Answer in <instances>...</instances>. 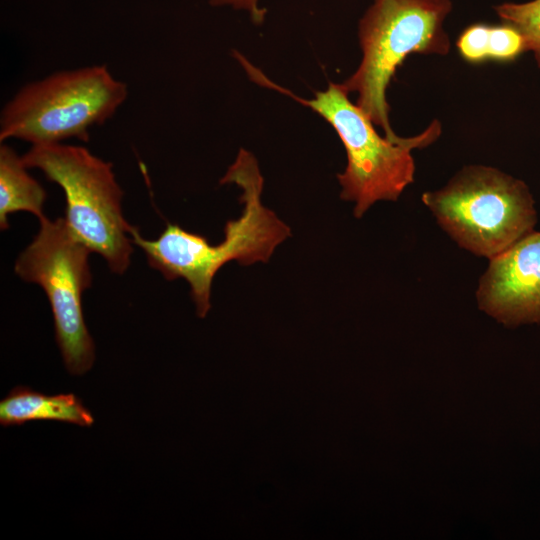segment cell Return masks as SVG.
Masks as SVG:
<instances>
[{
    "label": "cell",
    "mask_w": 540,
    "mask_h": 540,
    "mask_svg": "<svg viewBox=\"0 0 540 540\" xmlns=\"http://www.w3.org/2000/svg\"><path fill=\"white\" fill-rule=\"evenodd\" d=\"M525 51L521 34L512 26H490L488 37V58L509 61Z\"/></svg>",
    "instance_id": "12"
},
{
    "label": "cell",
    "mask_w": 540,
    "mask_h": 540,
    "mask_svg": "<svg viewBox=\"0 0 540 540\" xmlns=\"http://www.w3.org/2000/svg\"><path fill=\"white\" fill-rule=\"evenodd\" d=\"M239 62L254 82L308 106L334 128L347 155L346 168L337 175L340 197L355 203L357 218L377 201L397 200L414 180L412 149L425 147L440 135V124L435 121L414 137H383L369 116L350 101L342 84L330 83L326 90L316 92L314 98L303 99L269 80L243 56Z\"/></svg>",
    "instance_id": "2"
},
{
    "label": "cell",
    "mask_w": 540,
    "mask_h": 540,
    "mask_svg": "<svg viewBox=\"0 0 540 540\" xmlns=\"http://www.w3.org/2000/svg\"><path fill=\"white\" fill-rule=\"evenodd\" d=\"M22 159L28 168L40 169L63 189L64 219L73 236L101 255L112 272L123 274L133 252L134 226L123 216V191L112 164L84 147L61 143L32 145Z\"/></svg>",
    "instance_id": "4"
},
{
    "label": "cell",
    "mask_w": 540,
    "mask_h": 540,
    "mask_svg": "<svg viewBox=\"0 0 540 540\" xmlns=\"http://www.w3.org/2000/svg\"><path fill=\"white\" fill-rule=\"evenodd\" d=\"M451 10L450 0H374L359 21L362 59L342 85L388 138H399L389 121L390 80L411 53L448 54L444 22Z\"/></svg>",
    "instance_id": "3"
},
{
    "label": "cell",
    "mask_w": 540,
    "mask_h": 540,
    "mask_svg": "<svg viewBox=\"0 0 540 540\" xmlns=\"http://www.w3.org/2000/svg\"><path fill=\"white\" fill-rule=\"evenodd\" d=\"M59 421L91 427L94 417L73 393L47 395L27 386H16L0 401V424L4 427L29 421Z\"/></svg>",
    "instance_id": "9"
},
{
    "label": "cell",
    "mask_w": 540,
    "mask_h": 540,
    "mask_svg": "<svg viewBox=\"0 0 540 540\" xmlns=\"http://www.w3.org/2000/svg\"><path fill=\"white\" fill-rule=\"evenodd\" d=\"M504 22L515 28L524 40L525 51L534 53L540 68V0L525 3H502L494 7Z\"/></svg>",
    "instance_id": "11"
},
{
    "label": "cell",
    "mask_w": 540,
    "mask_h": 540,
    "mask_svg": "<svg viewBox=\"0 0 540 540\" xmlns=\"http://www.w3.org/2000/svg\"><path fill=\"white\" fill-rule=\"evenodd\" d=\"M22 157L8 145L0 147V227H9L8 215L28 211L39 221L46 218L44 188L28 173Z\"/></svg>",
    "instance_id": "10"
},
{
    "label": "cell",
    "mask_w": 540,
    "mask_h": 540,
    "mask_svg": "<svg viewBox=\"0 0 540 540\" xmlns=\"http://www.w3.org/2000/svg\"><path fill=\"white\" fill-rule=\"evenodd\" d=\"M127 87L105 66L62 71L23 87L1 114L0 141L17 138L32 145L76 137L103 124L125 101Z\"/></svg>",
    "instance_id": "6"
},
{
    "label": "cell",
    "mask_w": 540,
    "mask_h": 540,
    "mask_svg": "<svg viewBox=\"0 0 540 540\" xmlns=\"http://www.w3.org/2000/svg\"><path fill=\"white\" fill-rule=\"evenodd\" d=\"M220 183H233L242 189L243 210L238 218L226 222L219 244L211 245L206 237L172 223H167L154 240L142 237L136 227L131 232L133 244L144 251L152 268L168 280L187 281L199 318H204L211 307L212 282L223 265L233 260L242 265L265 263L291 235L289 226L263 205L264 180L249 151L239 150Z\"/></svg>",
    "instance_id": "1"
},
{
    "label": "cell",
    "mask_w": 540,
    "mask_h": 540,
    "mask_svg": "<svg viewBox=\"0 0 540 540\" xmlns=\"http://www.w3.org/2000/svg\"><path fill=\"white\" fill-rule=\"evenodd\" d=\"M477 300L481 310L507 327L540 324V232L490 259Z\"/></svg>",
    "instance_id": "8"
},
{
    "label": "cell",
    "mask_w": 540,
    "mask_h": 540,
    "mask_svg": "<svg viewBox=\"0 0 540 540\" xmlns=\"http://www.w3.org/2000/svg\"><path fill=\"white\" fill-rule=\"evenodd\" d=\"M258 3L259 0H210L212 6H231L234 9L245 10L255 24H261L264 21L266 9L260 8Z\"/></svg>",
    "instance_id": "14"
},
{
    "label": "cell",
    "mask_w": 540,
    "mask_h": 540,
    "mask_svg": "<svg viewBox=\"0 0 540 540\" xmlns=\"http://www.w3.org/2000/svg\"><path fill=\"white\" fill-rule=\"evenodd\" d=\"M422 201L461 247L489 259L534 231L537 223L528 186L483 165L464 167L443 188L425 192Z\"/></svg>",
    "instance_id": "5"
},
{
    "label": "cell",
    "mask_w": 540,
    "mask_h": 540,
    "mask_svg": "<svg viewBox=\"0 0 540 540\" xmlns=\"http://www.w3.org/2000/svg\"><path fill=\"white\" fill-rule=\"evenodd\" d=\"M90 253L64 218L51 221L46 217L14 266L21 279L38 284L46 293L56 342L67 371L74 376L85 374L95 361V345L82 308V295L92 284Z\"/></svg>",
    "instance_id": "7"
},
{
    "label": "cell",
    "mask_w": 540,
    "mask_h": 540,
    "mask_svg": "<svg viewBox=\"0 0 540 540\" xmlns=\"http://www.w3.org/2000/svg\"><path fill=\"white\" fill-rule=\"evenodd\" d=\"M489 31V25L475 24L461 33L457 48L465 60L480 62L488 58Z\"/></svg>",
    "instance_id": "13"
}]
</instances>
